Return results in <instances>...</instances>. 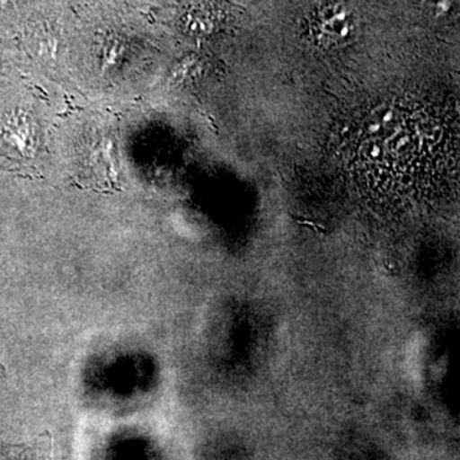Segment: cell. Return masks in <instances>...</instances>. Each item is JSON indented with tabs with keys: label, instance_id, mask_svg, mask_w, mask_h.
<instances>
[{
	"label": "cell",
	"instance_id": "6da1fadb",
	"mask_svg": "<svg viewBox=\"0 0 460 460\" xmlns=\"http://www.w3.org/2000/svg\"><path fill=\"white\" fill-rule=\"evenodd\" d=\"M0 138L21 155H32L35 147V129L23 114H12L0 126Z\"/></svg>",
	"mask_w": 460,
	"mask_h": 460
}]
</instances>
